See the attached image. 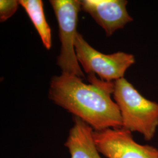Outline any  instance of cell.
<instances>
[{
	"label": "cell",
	"instance_id": "7",
	"mask_svg": "<svg viewBox=\"0 0 158 158\" xmlns=\"http://www.w3.org/2000/svg\"><path fill=\"white\" fill-rule=\"evenodd\" d=\"M73 123L64 143L70 158H102L94 139V130L76 117Z\"/></svg>",
	"mask_w": 158,
	"mask_h": 158
},
{
	"label": "cell",
	"instance_id": "8",
	"mask_svg": "<svg viewBox=\"0 0 158 158\" xmlns=\"http://www.w3.org/2000/svg\"><path fill=\"white\" fill-rule=\"evenodd\" d=\"M19 2L34 24L44 47L47 50H50L52 47L51 29L46 19L43 1L41 0H19Z\"/></svg>",
	"mask_w": 158,
	"mask_h": 158
},
{
	"label": "cell",
	"instance_id": "9",
	"mask_svg": "<svg viewBox=\"0 0 158 158\" xmlns=\"http://www.w3.org/2000/svg\"><path fill=\"white\" fill-rule=\"evenodd\" d=\"M19 1L1 0L0 1V21L5 22L17 12L19 6Z\"/></svg>",
	"mask_w": 158,
	"mask_h": 158
},
{
	"label": "cell",
	"instance_id": "3",
	"mask_svg": "<svg viewBox=\"0 0 158 158\" xmlns=\"http://www.w3.org/2000/svg\"><path fill=\"white\" fill-rule=\"evenodd\" d=\"M49 2L56 18L59 27V37L61 43L57 64L62 73L71 74L84 79L77 60L74 40L77 31L79 12L81 10L79 0H50Z\"/></svg>",
	"mask_w": 158,
	"mask_h": 158
},
{
	"label": "cell",
	"instance_id": "1",
	"mask_svg": "<svg viewBox=\"0 0 158 158\" xmlns=\"http://www.w3.org/2000/svg\"><path fill=\"white\" fill-rule=\"evenodd\" d=\"M91 84L73 74L62 73L51 79L49 98L81 119L94 131L123 127L118 107L111 98L114 82L89 76Z\"/></svg>",
	"mask_w": 158,
	"mask_h": 158
},
{
	"label": "cell",
	"instance_id": "4",
	"mask_svg": "<svg viewBox=\"0 0 158 158\" xmlns=\"http://www.w3.org/2000/svg\"><path fill=\"white\" fill-rule=\"evenodd\" d=\"M76 57L86 73L96 74L104 81L114 82L124 78L125 72L135 63L130 53L117 52L104 54L93 48L79 32L74 40Z\"/></svg>",
	"mask_w": 158,
	"mask_h": 158
},
{
	"label": "cell",
	"instance_id": "5",
	"mask_svg": "<svg viewBox=\"0 0 158 158\" xmlns=\"http://www.w3.org/2000/svg\"><path fill=\"white\" fill-rule=\"evenodd\" d=\"M93 136L97 149L106 158H158V149L138 143L123 127L94 131Z\"/></svg>",
	"mask_w": 158,
	"mask_h": 158
},
{
	"label": "cell",
	"instance_id": "2",
	"mask_svg": "<svg viewBox=\"0 0 158 158\" xmlns=\"http://www.w3.org/2000/svg\"><path fill=\"white\" fill-rule=\"evenodd\" d=\"M113 99L121 113L123 127L152 140L158 127V103L147 99L124 78L114 81Z\"/></svg>",
	"mask_w": 158,
	"mask_h": 158
},
{
	"label": "cell",
	"instance_id": "6",
	"mask_svg": "<svg viewBox=\"0 0 158 158\" xmlns=\"http://www.w3.org/2000/svg\"><path fill=\"white\" fill-rule=\"evenodd\" d=\"M81 8L104 29L107 36L133 21L127 9L125 0H82Z\"/></svg>",
	"mask_w": 158,
	"mask_h": 158
}]
</instances>
